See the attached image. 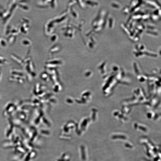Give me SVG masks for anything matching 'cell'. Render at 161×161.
Masks as SVG:
<instances>
[{"instance_id":"obj_1","label":"cell","mask_w":161,"mask_h":161,"mask_svg":"<svg viewBox=\"0 0 161 161\" xmlns=\"http://www.w3.org/2000/svg\"><path fill=\"white\" fill-rule=\"evenodd\" d=\"M12 13L8 10H4L1 15L2 21L3 24H5L9 19L12 16Z\"/></svg>"},{"instance_id":"obj_2","label":"cell","mask_w":161,"mask_h":161,"mask_svg":"<svg viewBox=\"0 0 161 161\" xmlns=\"http://www.w3.org/2000/svg\"><path fill=\"white\" fill-rule=\"evenodd\" d=\"M30 27L29 24L22 23V25L19 28L20 34L26 35L30 30Z\"/></svg>"},{"instance_id":"obj_3","label":"cell","mask_w":161,"mask_h":161,"mask_svg":"<svg viewBox=\"0 0 161 161\" xmlns=\"http://www.w3.org/2000/svg\"><path fill=\"white\" fill-rule=\"evenodd\" d=\"M27 1H19L18 4V7L20 8L23 11H28L30 10V7L27 4Z\"/></svg>"},{"instance_id":"obj_4","label":"cell","mask_w":161,"mask_h":161,"mask_svg":"<svg viewBox=\"0 0 161 161\" xmlns=\"http://www.w3.org/2000/svg\"><path fill=\"white\" fill-rule=\"evenodd\" d=\"M18 2L16 1H13L8 4V11L13 13L17 7H18Z\"/></svg>"},{"instance_id":"obj_5","label":"cell","mask_w":161,"mask_h":161,"mask_svg":"<svg viewBox=\"0 0 161 161\" xmlns=\"http://www.w3.org/2000/svg\"><path fill=\"white\" fill-rule=\"evenodd\" d=\"M21 42L22 45L27 47H30L32 44L31 40L28 38L25 37L22 39Z\"/></svg>"},{"instance_id":"obj_6","label":"cell","mask_w":161,"mask_h":161,"mask_svg":"<svg viewBox=\"0 0 161 161\" xmlns=\"http://www.w3.org/2000/svg\"><path fill=\"white\" fill-rule=\"evenodd\" d=\"M17 37L12 35H10L8 36L7 39L8 43L10 45H13L15 42H16Z\"/></svg>"},{"instance_id":"obj_7","label":"cell","mask_w":161,"mask_h":161,"mask_svg":"<svg viewBox=\"0 0 161 161\" xmlns=\"http://www.w3.org/2000/svg\"><path fill=\"white\" fill-rule=\"evenodd\" d=\"M12 27L10 24H8L6 26L4 30L5 35L7 36H8L11 33Z\"/></svg>"},{"instance_id":"obj_8","label":"cell","mask_w":161,"mask_h":161,"mask_svg":"<svg viewBox=\"0 0 161 161\" xmlns=\"http://www.w3.org/2000/svg\"><path fill=\"white\" fill-rule=\"evenodd\" d=\"M11 56L12 59L14 60L15 61L17 62H23V61L21 59V58L17 56L16 54H12L11 55Z\"/></svg>"},{"instance_id":"obj_9","label":"cell","mask_w":161,"mask_h":161,"mask_svg":"<svg viewBox=\"0 0 161 161\" xmlns=\"http://www.w3.org/2000/svg\"><path fill=\"white\" fill-rule=\"evenodd\" d=\"M20 34L18 28H17L16 27H13H13H12L11 31V35L17 37Z\"/></svg>"},{"instance_id":"obj_10","label":"cell","mask_w":161,"mask_h":161,"mask_svg":"<svg viewBox=\"0 0 161 161\" xmlns=\"http://www.w3.org/2000/svg\"><path fill=\"white\" fill-rule=\"evenodd\" d=\"M8 42L6 39L1 38L0 39V45L3 47H6L8 45Z\"/></svg>"},{"instance_id":"obj_11","label":"cell","mask_w":161,"mask_h":161,"mask_svg":"<svg viewBox=\"0 0 161 161\" xmlns=\"http://www.w3.org/2000/svg\"><path fill=\"white\" fill-rule=\"evenodd\" d=\"M22 23L30 24V20L28 18L23 17L21 20Z\"/></svg>"},{"instance_id":"obj_12","label":"cell","mask_w":161,"mask_h":161,"mask_svg":"<svg viewBox=\"0 0 161 161\" xmlns=\"http://www.w3.org/2000/svg\"><path fill=\"white\" fill-rule=\"evenodd\" d=\"M8 62L7 60L3 56H0V64H4Z\"/></svg>"},{"instance_id":"obj_13","label":"cell","mask_w":161,"mask_h":161,"mask_svg":"<svg viewBox=\"0 0 161 161\" xmlns=\"http://www.w3.org/2000/svg\"><path fill=\"white\" fill-rule=\"evenodd\" d=\"M2 21V18L1 16H0V22Z\"/></svg>"},{"instance_id":"obj_14","label":"cell","mask_w":161,"mask_h":161,"mask_svg":"<svg viewBox=\"0 0 161 161\" xmlns=\"http://www.w3.org/2000/svg\"><path fill=\"white\" fill-rule=\"evenodd\" d=\"M1 38H2V37H1V35H0V39H1Z\"/></svg>"}]
</instances>
